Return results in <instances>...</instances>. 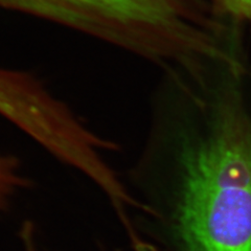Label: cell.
<instances>
[{"label":"cell","instance_id":"7a4b0ae2","mask_svg":"<svg viewBox=\"0 0 251 251\" xmlns=\"http://www.w3.org/2000/svg\"><path fill=\"white\" fill-rule=\"evenodd\" d=\"M0 7L96 37L159 69L200 51L211 23L206 0H0Z\"/></svg>","mask_w":251,"mask_h":251},{"label":"cell","instance_id":"3957f363","mask_svg":"<svg viewBox=\"0 0 251 251\" xmlns=\"http://www.w3.org/2000/svg\"><path fill=\"white\" fill-rule=\"evenodd\" d=\"M217 13L244 25L251 22V0H208Z\"/></svg>","mask_w":251,"mask_h":251},{"label":"cell","instance_id":"6da1fadb","mask_svg":"<svg viewBox=\"0 0 251 251\" xmlns=\"http://www.w3.org/2000/svg\"><path fill=\"white\" fill-rule=\"evenodd\" d=\"M128 178L156 249L251 251V62L161 76Z\"/></svg>","mask_w":251,"mask_h":251}]
</instances>
